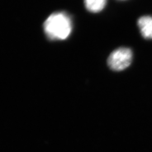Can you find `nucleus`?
I'll use <instances>...</instances> for the list:
<instances>
[{
  "mask_svg": "<svg viewBox=\"0 0 152 152\" xmlns=\"http://www.w3.org/2000/svg\"><path fill=\"white\" fill-rule=\"evenodd\" d=\"M132 50L126 47H121L113 50L109 55L107 64L113 71H122L127 69L132 61Z\"/></svg>",
  "mask_w": 152,
  "mask_h": 152,
  "instance_id": "obj_2",
  "label": "nucleus"
},
{
  "mask_svg": "<svg viewBox=\"0 0 152 152\" xmlns=\"http://www.w3.org/2000/svg\"><path fill=\"white\" fill-rule=\"evenodd\" d=\"M72 20L65 12H55L48 18L44 23V31L51 40H64L72 31Z\"/></svg>",
  "mask_w": 152,
  "mask_h": 152,
  "instance_id": "obj_1",
  "label": "nucleus"
},
{
  "mask_svg": "<svg viewBox=\"0 0 152 152\" xmlns=\"http://www.w3.org/2000/svg\"><path fill=\"white\" fill-rule=\"evenodd\" d=\"M85 7L92 13H98L105 7L107 0H84Z\"/></svg>",
  "mask_w": 152,
  "mask_h": 152,
  "instance_id": "obj_4",
  "label": "nucleus"
},
{
  "mask_svg": "<svg viewBox=\"0 0 152 152\" xmlns=\"http://www.w3.org/2000/svg\"><path fill=\"white\" fill-rule=\"evenodd\" d=\"M137 26L142 36L146 39H152V17L142 16L137 20Z\"/></svg>",
  "mask_w": 152,
  "mask_h": 152,
  "instance_id": "obj_3",
  "label": "nucleus"
}]
</instances>
